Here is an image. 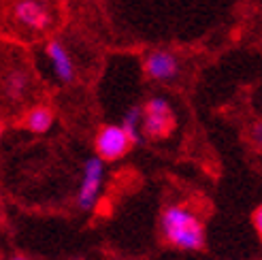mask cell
<instances>
[{"label": "cell", "mask_w": 262, "mask_h": 260, "mask_svg": "<svg viewBox=\"0 0 262 260\" xmlns=\"http://www.w3.org/2000/svg\"><path fill=\"white\" fill-rule=\"evenodd\" d=\"M254 228L258 230V232H262V209H260V207H256V209H254Z\"/></svg>", "instance_id": "cell-11"}, {"label": "cell", "mask_w": 262, "mask_h": 260, "mask_svg": "<svg viewBox=\"0 0 262 260\" xmlns=\"http://www.w3.org/2000/svg\"><path fill=\"white\" fill-rule=\"evenodd\" d=\"M141 124L145 139H166L175 133L177 115L164 96H151L141 107Z\"/></svg>", "instance_id": "cell-2"}, {"label": "cell", "mask_w": 262, "mask_h": 260, "mask_svg": "<svg viewBox=\"0 0 262 260\" xmlns=\"http://www.w3.org/2000/svg\"><path fill=\"white\" fill-rule=\"evenodd\" d=\"M13 19L30 32H47L54 28L56 15L47 0H17L13 5Z\"/></svg>", "instance_id": "cell-4"}, {"label": "cell", "mask_w": 262, "mask_h": 260, "mask_svg": "<svg viewBox=\"0 0 262 260\" xmlns=\"http://www.w3.org/2000/svg\"><path fill=\"white\" fill-rule=\"evenodd\" d=\"M3 133H5V126H3V122H0V141H3Z\"/></svg>", "instance_id": "cell-14"}, {"label": "cell", "mask_w": 262, "mask_h": 260, "mask_svg": "<svg viewBox=\"0 0 262 260\" xmlns=\"http://www.w3.org/2000/svg\"><path fill=\"white\" fill-rule=\"evenodd\" d=\"M133 143H130L128 135L124 133V128L120 124H107L98 130V135L94 139V149L96 158H100L104 164L122 160L124 156L130 151Z\"/></svg>", "instance_id": "cell-5"}, {"label": "cell", "mask_w": 262, "mask_h": 260, "mask_svg": "<svg viewBox=\"0 0 262 260\" xmlns=\"http://www.w3.org/2000/svg\"><path fill=\"white\" fill-rule=\"evenodd\" d=\"M28 92H30V77H28V73L21 71V69H13L11 73H7V77H5V94H7V98L19 102V100H24L26 96H28Z\"/></svg>", "instance_id": "cell-9"}, {"label": "cell", "mask_w": 262, "mask_h": 260, "mask_svg": "<svg viewBox=\"0 0 262 260\" xmlns=\"http://www.w3.org/2000/svg\"><path fill=\"white\" fill-rule=\"evenodd\" d=\"M45 56H47L51 73H54V77L60 83H73L75 81L77 71H75V62H73V56L67 49V45L54 38V41H49L45 45Z\"/></svg>", "instance_id": "cell-7"}, {"label": "cell", "mask_w": 262, "mask_h": 260, "mask_svg": "<svg viewBox=\"0 0 262 260\" xmlns=\"http://www.w3.org/2000/svg\"><path fill=\"white\" fill-rule=\"evenodd\" d=\"M54 111L45 105H36L32 107L24 118V128L32 135H47L54 128Z\"/></svg>", "instance_id": "cell-8"}, {"label": "cell", "mask_w": 262, "mask_h": 260, "mask_svg": "<svg viewBox=\"0 0 262 260\" xmlns=\"http://www.w3.org/2000/svg\"><path fill=\"white\" fill-rule=\"evenodd\" d=\"M124 128V133L128 135L130 143H141L143 139V124H141V107H133V109H128L126 115H124V120L120 124Z\"/></svg>", "instance_id": "cell-10"}, {"label": "cell", "mask_w": 262, "mask_h": 260, "mask_svg": "<svg viewBox=\"0 0 262 260\" xmlns=\"http://www.w3.org/2000/svg\"><path fill=\"white\" fill-rule=\"evenodd\" d=\"M160 235L175 250L201 252L207 243L205 222L188 203H171L160 213Z\"/></svg>", "instance_id": "cell-1"}, {"label": "cell", "mask_w": 262, "mask_h": 260, "mask_svg": "<svg viewBox=\"0 0 262 260\" xmlns=\"http://www.w3.org/2000/svg\"><path fill=\"white\" fill-rule=\"evenodd\" d=\"M143 69H145V75L151 81L158 83H168L179 77L181 73V62L179 58L168 49H154L145 56V62H143Z\"/></svg>", "instance_id": "cell-6"}, {"label": "cell", "mask_w": 262, "mask_h": 260, "mask_svg": "<svg viewBox=\"0 0 262 260\" xmlns=\"http://www.w3.org/2000/svg\"><path fill=\"white\" fill-rule=\"evenodd\" d=\"M9 260H32L30 256H26V254H15V256H11Z\"/></svg>", "instance_id": "cell-13"}, {"label": "cell", "mask_w": 262, "mask_h": 260, "mask_svg": "<svg viewBox=\"0 0 262 260\" xmlns=\"http://www.w3.org/2000/svg\"><path fill=\"white\" fill-rule=\"evenodd\" d=\"M260 133H262V126H260V122L258 124H254V143H256V145H260Z\"/></svg>", "instance_id": "cell-12"}, {"label": "cell", "mask_w": 262, "mask_h": 260, "mask_svg": "<svg viewBox=\"0 0 262 260\" xmlns=\"http://www.w3.org/2000/svg\"><path fill=\"white\" fill-rule=\"evenodd\" d=\"M107 179V164L100 158L92 156L83 162L79 186H77V207L81 211L96 209V205L102 199V186Z\"/></svg>", "instance_id": "cell-3"}]
</instances>
